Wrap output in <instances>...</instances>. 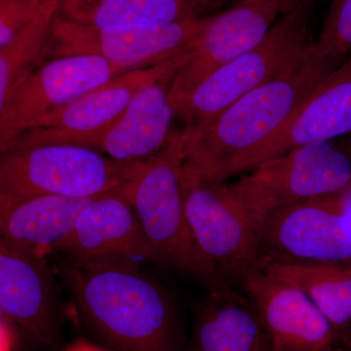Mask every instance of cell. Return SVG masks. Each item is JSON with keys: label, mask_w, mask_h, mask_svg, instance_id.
Masks as SVG:
<instances>
[{"label": "cell", "mask_w": 351, "mask_h": 351, "mask_svg": "<svg viewBox=\"0 0 351 351\" xmlns=\"http://www.w3.org/2000/svg\"><path fill=\"white\" fill-rule=\"evenodd\" d=\"M282 15L278 0H239L211 16L193 58L175 75L169 100L179 115L193 91L221 66L257 46Z\"/></svg>", "instance_id": "14"}, {"label": "cell", "mask_w": 351, "mask_h": 351, "mask_svg": "<svg viewBox=\"0 0 351 351\" xmlns=\"http://www.w3.org/2000/svg\"><path fill=\"white\" fill-rule=\"evenodd\" d=\"M341 61L314 49L298 68L241 97L204 128L182 129V175L225 182L233 165L285 126Z\"/></svg>", "instance_id": "1"}, {"label": "cell", "mask_w": 351, "mask_h": 351, "mask_svg": "<svg viewBox=\"0 0 351 351\" xmlns=\"http://www.w3.org/2000/svg\"><path fill=\"white\" fill-rule=\"evenodd\" d=\"M339 351H341V350H339ZM348 351H351V350H348Z\"/></svg>", "instance_id": "30"}, {"label": "cell", "mask_w": 351, "mask_h": 351, "mask_svg": "<svg viewBox=\"0 0 351 351\" xmlns=\"http://www.w3.org/2000/svg\"><path fill=\"white\" fill-rule=\"evenodd\" d=\"M175 75L143 88L101 141L97 152L119 161L147 160L158 154L167 144L177 117L169 100Z\"/></svg>", "instance_id": "17"}, {"label": "cell", "mask_w": 351, "mask_h": 351, "mask_svg": "<svg viewBox=\"0 0 351 351\" xmlns=\"http://www.w3.org/2000/svg\"><path fill=\"white\" fill-rule=\"evenodd\" d=\"M47 0H0V49L5 47Z\"/></svg>", "instance_id": "24"}, {"label": "cell", "mask_w": 351, "mask_h": 351, "mask_svg": "<svg viewBox=\"0 0 351 351\" xmlns=\"http://www.w3.org/2000/svg\"><path fill=\"white\" fill-rule=\"evenodd\" d=\"M315 50L323 57L343 60L351 54V0H332Z\"/></svg>", "instance_id": "23"}, {"label": "cell", "mask_w": 351, "mask_h": 351, "mask_svg": "<svg viewBox=\"0 0 351 351\" xmlns=\"http://www.w3.org/2000/svg\"><path fill=\"white\" fill-rule=\"evenodd\" d=\"M258 269L302 290L341 335L351 332V269L337 263H267Z\"/></svg>", "instance_id": "20"}, {"label": "cell", "mask_w": 351, "mask_h": 351, "mask_svg": "<svg viewBox=\"0 0 351 351\" xmlns=\"http://www.w3.org/2000/svg\"><path fill=\"white\" fill-rule=\"evenodd\" d=\"M345 346H348V350H351V332L350 334L348 335V338L346 339Z\"/></svg>", "instance_id": "29"}, {"label": "cell", "mask_w": 351, "mask_h": 351, "mask_svg": "<svg viewBox=\"0 0 351 351\" xmlns=\"http://www.w3.org/2000/svg\"><path fill=\"white\" fill-rule=\"evenodd\" d=\"M278 1L280 3L282 14H286L299 6L304 0H278Z\"/></svg>", "instance_id": "27"}, {"label": "cell", "mask_w": 351, "mask_h": 351, "mask_svg": "<svg viewBox=\"0 0 351 351\" xmlns=\"http://www.w3.org/2000/svg\"><path fill=\"white\" fill-rule=\"evenodd\" d=\"M315 1L304 0L282 14L257 46L201 83L178 115L186 123L184 130L204 128L241 97L287 75L311 57L315 49L311 29Z\"/></svg>", "instance_id": "4"}, {"label": "cell", "mask_w": 351, "mask_h": 351, "mask_svg": "<svg viewBox=\"0 0 351 351\" xmlns=\"http://www.w3.org/2000/svg\"><path fill=\"white\" fill-rule=\"evenodd\" d=\"M14 323L1 314L0 335H1V351H16L17 337L13 329Z\"/></svg>", "instance_id": "25"}, {"label": "cell", "mask_w": 351, "mask_h": 351, "mask_svg": "<svg viewBox=\"0 0 351 351\" xmlns=\"http://www.w3.org/2000/svg\"><path fill=\"white\" fill-rule=\"evenodd\" d=\"M57 272L88 329L112 351H179L172 300L142 269H92L62 258Z\"/></svg>", "instance_id": "2"}, {"label": "cell", "mask_w": 351, "mask_h": 351, "mask_svg": "<svg viewBox=\"0 0 351 351\" xmlns=\"http://www.w3.org/2000/svg\"><path fill=\"white\" fill-rule=\"evenodd\" d=\"M209 17L178 22L94 27L57 16L47 56L95 55L125 71L156 66L195 49Z\"/></svg>", "instance_id": "7"}, {"label": "cell", "mask_w": 351, "mask_h": 351, "mask_svg": "<svg viewBox=\"0 0 351 351\" xmlns=\"http://www.w3.org/2000/svg\"><path fill=\"white\" fill-rule=\"evenodd\" d=\"M182 131L172 132L167 144L127 186L126 195L158 265L200 279L210 294L232 290L230 284L202 255L193 237L182 198Z\"/></svg>", "instance_id": "3"}, {"label": "cell", "mask_w": 351, "mask_h": 351, "mask_svg": "<svg viewBox=\"0 0 351 351\" xmlns=\"http://www.w3.org/2000/svg\"><path fill=\"white\" fill-rule=\"evenodd\" d=\"M205 11L193 0H62L60 16L94 27L178 22Z\"/></svg>", "instance_id": "21"}, {"label": "cell", "mask_w": 351, "mask_h": 351, "mask_svg": "<svg viewBox=\"0 0 351 351\" xmlns=\"http://www.w3.org/2000/svg\"><path fill=\"white\" fill-rule=\"evenodd\" d=\"M230 189L263 226L284 208L351 191V162L331 143H314L265 161Z\"/></svg>", "instance_id": "6"}, {"label": "cell", "mask_w": 351, "mask_h": 351, "mask_svg": "<svg viewBox=\"0 0 351 351\" xmlns=\"http://www.w3.org/2000/svg\"><path fill=\"white\" fill-rule=\"evenodd\" d=\"M147 160L119 161L71 145H43L1 152L0 202L36 195L90 198L130 184Z\"/></svg>", "instance_id": "5"}, {"label": "cell", "mask_w": 351, "mask_h": 351, "mask_svg": "<svg viewBox=\"0 0 351 351\" xmlns=\"http://www.w3.org/2000/svg\"><path fill=\"white\" fill-rule=\"evenodd\" d=\"M63 351H112L110 350H105V348H101L94 345V343L87 341L86 339H77V341H73V343H69L68 346Z\"/></svg>", "instance_id": "26"}, {"label": "cell", "mask_w": 351, "mask_h": 351, "mask_svg": "<svg viewBox=\"0 0 351 351\" xmlns=\"http://www.w3.org/2000/svg\"><path fill=\"white\" fill-rule=\"evenodd\" d=\"M127 186L92 201L56 251L92 269L138 270L145 263H158L126 195Z\"/></svg>", "instance_id": "11"}, {"label": "cell", "mask_w": 351, "mask_h": 351, "mask_svg": "<svg viewBox=\"0 0 351 351\" xmlns=\"http://www.w3.org/2000/svg\"><path fill=\"white\" fill-rule=\"evenodd\" d=\"M0 311L36 343L55 350L62 339L61 298L45 253L0 240Z\"/></svg>", "instance_id": "13"}, {"label": "cell", "mask_w": 351, "mask_h": 351, "mask_svg": "<svg viewBox=\"0 0 351 351\" xmlns=\"http://www.w3.org/2000/svg\"><path fill=\"white\" fill-rule=\"evenodd\" d=\"M97 197L36 195L0 202L1 239L43 253L56 251L73 232L83 210Z\"/></svg>", "instance_id": "18"}, {"label": "cell", "mask_w": 351, "mask_h": 351, "mask_svg": "<svg viewBox=\"0 0 351 351\" xmlns=\"http://www.w3.org/2000/svg\"><path fill=\"white\" fill-rule=\"evenodd\" d=\"M189 226L202 255L228 281L241 280L258 269L263 226L230 186L208 184L181 173Z\"/></svg>", "instance_id": "9"}, {"label": "cell", "mask_w": 351, "mask_h": 351, "mask_svg": "<svg viewBox=\"0 0 351 351\" xmlns=\"http://www.w3.org/2000/svg\"><path fill=\"white\" fill-rule=\"evenodd\" d=\"M350 191L302 201L269 216L263 226L258 267L351 260Z\"/></svg>", "instance_id": "10"}, {"label": "cell", "mask_w": 351, "mask_h": 351, "mask_svg": "<svg viewBox=\"0 0 351 351\" xmlns=\"http://www.w3.org/2000/svg\"><path fill=\"white\" fill-rule=\"evenodd\" d=\"M195 351H274L255 304L233 289L211 294L195 334Z\"/></svg>", "instance_id": "19"}, {"label": "cell", "mask_w": 351, "mask_h": 351, "mask_svg": "<svg viewBox=\"0 0 351 351\" xmlns=\"http://www.w3.org/2000/svg\"><path fill=\"white\" fill-rule=\"evenodd\" d=\"M62 0H47L40 10L0 49V110L47 56L55 19Z\"/></svg>", "instance_id": "22"}, {"label": "cell", "mask_w": 351, "mask_h": 351, "mask_svg": "<svg viewBox=\"0 0 351 351\" xmlns=\"http://www.w3.org/2000/svg\"><path fill=\"white\" fill-rule=\"evenodd\" d=\"M193 1L199 4L204 10H207V9L215 8V7L221 5V4L223 3V0H193Z\"/></svg>", "instance_id": "28"}, {"label": "cell", "mask_w": 351, "mask_h": 351, "mask_svg": "<svg viewBox=\"0 0 351 351\" xmlns=\"http://www.w3.org/2000/svg\"><path fill=\"white\" fill-rule=\"evenodd\" d=\"M125 71L95 55L53 58L41 64L0 110V151L43 117Z\"/></svg>", "instance_id": "12"}, {"label": "cell", "mask_w": 351, "mask_h": 351, "mask_svg": "<svg viewBox=\"0 0 351 351\" xmlns=\"http://www.w3.org/2000/svg\"><path fill=\"white\" fill-rule=\"evenodd\" d=\"M350 132L351 54L320 83L285 126L233 165L230 178L297 147L329 142Z\"/></svg>", "instance_id": "16"}, {"label": "cell", "mask_w": 351, "mask_h": 351, "mask_svg": "<svg viewBox=\"0 0 351 351\" xmlns=\"http://www.w3.org/2000/svg\"><path fill=\"white\" fill-rule=\"evenodd\" d=\"M274 351H339L341 335L299 288L255 269L245 277Z\"/></svg>", "instance_id": "15"}, {"label": "cell", "mask_w": 351, "mask_h": 351, "mask_svg": "<svg viewBox=\"0 0 351 351\" xmlns=\"http://www.w3.org/2000/svg\"><path fill=\"white\" fill-rule=\"evenodd\" d=\"M196 49L156 66L125 71L80 99L55 110L23 132L6 149L43 145H71L97 151L136 95L151 83L177 75Z\"/></svg>", "instance_id": "8"}]
</instances>
